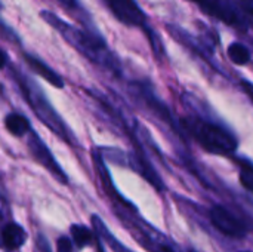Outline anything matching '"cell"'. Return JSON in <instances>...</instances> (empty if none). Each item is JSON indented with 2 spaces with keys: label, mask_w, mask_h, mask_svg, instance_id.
Segmentation results:
<instances>
[{
  "label": "cell",
  "mask_w": 253,
  "mask_h": 252,
  "mask_svg": "<svg viewBox=\"0 0 253 252\" xmlns=\"http://www.w3.org/2000/svg\"><path fill=\"white\" fill-rule=\"evenodd\" d=\"M42 18L49 25H52L73 48H76L87 59H90L92 62L110 70L113 74H117V76L120 74L119 61L113 56V53L108 50L105 42L101 37L93 36L84 30H80V28L70 25L68 22L62 21L58 15H55L49 10H43Z\"/></svg>",
  "instance_id": "cell-1"
},
{
  "label": "cell",
  "mask_w": 253,
  "mask_h": 252,
  "mask_svg": "<svg viewBox=\"0 0 253 252\" xmlns=\"http://www.w3.org/2000/svg\"><path fill=\"white\" fill-rule=\"evenodd\" d=\"M181 126L185 134L193 137L194 141L208 153L230 156L239 147L237 137L225 125L211 120L199 111L184 117L181 120Z\"/></svg>",
  "instance_id": "cell-2"
},
{
  "label": "cell",
  "mask_w": 253,
  "mask_h": 252,
  "mask_svg": "<svg viewBox=\"0 0 253 252\" xmlns=\"http://www.w3.org/2000/svg\"><path fill=\"white\" fill-rule=\"evenodd\" d=\"M15 77L18 79V83H19V88H21V91H22V94L25 97V101L31 105V108L36 113V116L49 129H52L61 140L67 141L71 146H76L74 143H77V140L73 137L71 131L64 123V120L59 117V114L49 104V101L46 100L44 94L39 89V86L36 85V82H33L31 79L22 77L19 74V71H16Z\"/></svg>",
  "instance_id": "cell-3"
},
{
  "label": "cell",
  "mask_w": 253,
  "mask_h": 252,
  "mask_svg": "<svg viewBox=\"0 0 253 252\" xmlns=\"http://www.w3.org/2000/svg\"><path fill=\"white\" fill-rule=\"evenodd\" d=\"M199 4V7L219 19L221 22L234 27L237 30L246 31L251 27V12L245 10V7L234 0H193Z\"/></svg>",
  "instance_id": "cell-4"
},
{
  "label": "cell",
  "mask_w": 253,
  "mask_h": 252,
  "mask_svg": "<svg viewBox=\"0 0 253 252\" xmlns=\"http://www.w3.org/2000/svg\"><path fill=\"white\" fill-rule=\"evenodd\" d=\"M30 137H28V149L33 154V157L44 168L47 169L59 183L62 184H67L68 183V178L64 172V169L59 166V163L55 160L53 154L50 153V150L47 149V146L43 143V140L34 132L30 129Z\"/></svg>",
  "instance_id": "cell-5"
},
{
  "label": "cell",
  "mask_w": 253,
  "mask_h": 252,
  "mask_svg": "<svg viewBox=\"0 0 253 252\" xmlns=\"http://www.w3.org/2000/svg\"><path fill=\"white\" fill-rule=\"evenodd\" d=\"M211 223L213 224V227L221 232L225 236L234 238V239H243L248 235V227L245 226V223L242 220H239L231 211H228L227 208L216 205L211 209Z\"/></svg>",
  "instance_id": "cell-6"
},
{
  "label": "cell",
  "mask_w": 253,
  "mask_h": 252,
  "mask_svg": "<svg viewBox=\"0 0 253 252\" xmlns=\"http://www.w3.org/2000/svg\"><path fill=\"white\" fill-rule=\"evenodd\" d=\"M111 13L129 27H144L147 16L135 0H104Z\"/></svg>",
  "instance_id": "cell-7"
},
{
  "label": "cell",
  "mask_w": 253,
  "mask_h": 252,
  "mask_svg": "<svg viewBox=\"0 0 253 252\" xmlns=\"http://www.w3.org/2000/svg\"><path fill=\"white\" fill-rule=\"evenodd\" d=\"M129 162L133 171H136L141 177H144L154 189L157 190H165V184L162 181V178L159 177V174L156 172V169L153 168V165L150 163V160L147 159L145 153L142 151L141 147H138L135 151H132L129 154Z\"/></svg>",
  "instance_id": "cell-8"
},
{
  "label": "cell",
  "mask_w": 253,
  "mask_h": 252,
  "mask_svg": "<svg viewBox=\"0 0 253 252\" xmlns=\"http://www.w3.org/2000/svg\"><path fill=\"white\" fill-rule=\"evenodd\" d=\"M24 59L27 62V65L40 77H43L46 82H49L50 85H53L55 88H64V80L62 77L53 70L50 68L44 61H42L40 58L31 55V53H24Z\"/></svg>",
  "instance_id": "cell-9"
},
{
  "label": "cell",
  "mask_w": 253,
  "mask_h": 252,
  "mask_svg": "<svg viewBox=\"0 0 253 252\" xmlns=\"http://www.w3.org/2000/svg\"><path fill=\"white\" fill-rule=\"evenodd\" d=\"M27 241L25 230L16 223H6L1 230V242L3 247L9 251L19 250Z\"/></svg>",
  "instance_id": "cell-10"
},
{
  "label": "cell",
  "mask_w": 253,
  "mask_h": 252,
  "mask_svg": "<svg viewBox=\"0 0 253 252\" xmlns=\"http://www.w3.org/2000/svg\"><path fill=\"white\" fill-rule=\"evenodd\" d=\"M92 226H93L95 232L98 233L99 239H104L110 245V248L113 250V252H133L132 250H129L126 245L119 242L113 236V233H110V230L107 229V226L104 224V221L98 215H92Z\"/></svg>",
  "instance_id": "cell-11"
},
{
  "label": "cell",
  "mask_w": 253,
  "mask_h": 252,
  "mask_svg": "<svg viewBox=\"0 0 253 252\" xmlns=\"http://www.w3.org/2000/svg\"><path fill=\"white\" fill-rule=\"evenodd\" d=\"M4 126L15 137H24L31 129L28 119L22 116L21 113H9L4 117Z\"/></svg>",
  "instance_id": "cell-12"
},
{
  "label": "cell",
  "mask_w": 253,
  "mask_h": 252,
  "mask_svg": "<svg viewBox=\"0 0 253 252\" xmlns=\"http://www.w3.org/2000/svg\"><path fill=\"white\" fill-rule=\"evenodd\" d=\"M70 232H71V236H73L74 244L80 250H83V248L90 247L92 244H95V235L86 226L73 224L71 229H70Z\"/></svg>",
  "instance_id": "cell-13"
},
{
  "label": "cell",
  "mask_w": 253,
  "mask_h": 252,
  "mask_svg": "<svg viewBox=\"0 0 253 252\" xmlns=\"http://www.w3.org/2000/svg\"><path fill=\"white\" fill-rule=\"evenodd\" d=\"M228 56L236 65H246V64H249L252 53L246 45H243L240 42H234L228 46Z\"/></svg>",
  "instance_id": "cell-14"
},
{
  "label": "cell",
  "mask_w": 253,
  "mask_h": 252,
  "mask_svg": "<svg viewBox=\"0 0 253 252\" xmlns=\"http://www.w3.org/2000/svg\"><path fill=\"white\" fill-rule=\"evenodd\" d=\"M242 165V171H240V181L243 184V187L249 192L253 190V169L251 160L248 159H242L240 162Z\"/></svg>",
  "instance_id": "cell-15"
},
{
  "label": "cell",
  "mask_w": 253,
  "mask_h": 252,
  "mask_svg": "<svg viewBox=\"0 0 253 252\" xmlns=\"http://www.w3.org/2000/svg\"><path fill=\"white\" fill-rule=\"evenodd\" d=\"M147 34H148V39H150V43H151V48L156 53L157 58H160L163 53H165V46H163V42L160 39V36H157L153 30L147 28Z\"/></svg>",
  "instance_id": "cell-16"
},
{
  "label": "cell",
  "mask_w": 253,
  "mask_h": 252,
  "mask_svg": "<svg viewBox=\"0 0 253 252\" xmlns=\"http://www.w3.org/2000/svg\"><path fill=\"white\" fill-rule=\"evenodd\" d=\"M9 215H10V212H9V203H7L6 189H4L3 181L0 178V220H4Z\"/></svg>",
  "instance_id": "cell-17"
},
{
  "label": "cell",
  "mask_w": 253,
  "mask_h": 252,
  "mask_svg": "<svg viewBox=\"0 0 253 252\" xmlns=\"http://www.w3.org/2000/svg\"><path fill=\"white\" fill-rule=\"evenodd\" d=\"M56 252H74L73 242L67 236H61L56 242Z\"/></svg>",
  "instance_id": "cell-18"
},
{
  "label": "cell",
  "mask_w": 253,
  "mask_h": 252,
  "mask_svg": "<svg viewBox=\"0 0 253 252\" xmlns=\"http://www.w3.org/2000/svg\"><path fill=\"white\" fill-rule=\"evenodd\" d=\"M34 252H50V247L47 239L43 235H39L36 239V247H34Z\"/></svg>",
  "instance_id": "cell-19"
},
{
  "label": "cell",
  "mask_w": 253,
  "mask_h": 252,
  "mask_svg": "<svg viewBox=\"0 0 253 252\" xmlns=\"http://www.w3.org/2000/svg\"><path fill=\"white\" fill-rule=\"evenodd\" d=\"M62 6H65V7H76V0H58Z\"/></svg>",
  "instance_id": "cell-20"
},
{
  "label": "cell",
  "mask_w": 253,
  "mask_h": 252,
  "mask_svg": "<svg viewBox=\"0 0 253 252\" xmlns=\"http://www.w3.org/2000/svg\"><path fill=\"white\" fill-rule=\"evenodd\" d=\"M95 245H96V252H105L104 247H102V241L99 239V236L95 238Z\"/></svg>",
  "instance_id": "cell-21"
},
{
  "label": "cell",
  "mask_w": 253,
  "mask_h": 252,
  "mask_svg": "<svg viewBox=\"0 0 253 252\" xmlns=\"http://www.w3.org/2000/svg\"><path fill=\"white\" fill-rule=\"evenodd\" d=\"M157 248H159V251L160 252H175V250L172 248V247H169V245H156Z\"/></svg>",
  "instance_id": "cell-22"
},
{
  "label": "cell",
  "mask_w": 253,
  "mask_h": 252,
  "mask_svg": "<svg viewBox=\"0 0 253 252\" xmlns=\"http://www.w3.org/2000/svg\"><path fill=\"white\" fill-rule=\"evenodd\" d=\"M4 65H6V55H4V52L0 50V70H1Z\"/></svg>",
  "instance_id": "cell-23"
},
{
  "label": "cell",
  "mask_w": 253,
  "mask_h": 252,
  "mask_svg": "<svg viewBox=\"0 0 253 252\" xmlns=\"http://www.w3.org/2000/svg\"><path fill=\"white\" fill-rule=\"evenodd\" d=\"M243 252H251V251H243Z\"/></svg>",
  "instance_id": "cell-24"
},
{
  "label": "cell",
  "mask_w": 253,
  "mask_h": 252,
  "mask_svg": "<svg viewBox=\"0 0 253 252\" xmlns=\"http://www.w3.org/2000/svg\"><path fill=\"white\" fill-rule=\"evenodd\" d=\"M0 9H1V4H0Z\"/></svg>",
  "instance_id": "cell-25"
},
{
  "label": "cell",
  "mask_w": 253,
  "mask_h": 252,
  "mask_svg": "<svg viewBox=\"0 0 253 252\" xmlns=\"http://www.w3.org/2000/svg\"><path fill=\"white\" fill-rule=\"evenodd\" d=\"M190 252H196V251H190Z\"/></svg>",
  "instance_id": "cell-26"
}]
</instances>
